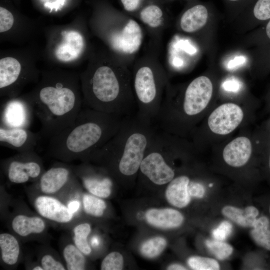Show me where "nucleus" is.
<instances>
[{
  "instance_id": "f257e3e1",
  "label": "nucleus",
  "mask_w": 270,
  "mask_h": 270,
  "mask_svg": "<svg viewBox=\"0 0 270 270\" xmlns=\"http://www.w3.org/2000/svg\"><path fill=\"white\" fill-rule=\"evenodd\" d=\"M124 118L83 106L72 126L48 140V154L63 162H84L118 132Z\"/></svg>"
},
{
  "instance_id": "f03ea898",
  "label": "nucleus",
  "mask_w": 270,
  "mask_h": 270,
  "mask_svg": "<svg viewBox=\"0 0 270 270\" xmlns=\"http://www.w3.org/2000/svg\"><path fill=\"white\" fill-rule=\"evenodd\" d=\"M157 130L154 122L136 114L125 116L118 132L84 162L104 168L114 178H132L138 172Z\"/></svg>"
},
{
  "instance_id": "7ed1b4c3",
  "label": "nucleus",
  "mask_w": 270,
  "mask_h": 270,
  "mask_svg": "<svg viewBox=\"0 0 270 270\" xmlns=\"http://www.w3.org/2000/svg\"><path fill=\"white\" fill-rule=\"evenodd\" d=\"M82 88L83 103L92 109L122 116L137 110L132 72L117 58L90 69L82 78Z\"/></svg>"
},
{
  "instance_id": "20e7f679",
  "label": "nucleus",
  "mask_w": 270,
  "mask_h": 270,
  "mask_svg": "<svg viewBox=\"0 0 270 270\" xmlns=\"http://www.w3.org/2000/svg\"><path fill=\"white\" fill-rule=\"evenodd\" d=\"M64 82L46 80L36 91L24 98L41 124L42 138L49 140L72 126L82 108L83 99L76 82Z\"/></svg>"
},
{
  "instance_id": "39448f33",
  "label": "nucleus",
  "mask_w": 270,
  "mask_h": 270,
  "mask_svg": "<svg viewBox=\"0 0 270 270\" xmlns=\"http://www.w3.org/2000/svg\"><path fill=\"white\" fill-rule=\"evenodd\" d=\"M132 74L136 114L154 122L168 86L166 73L154 54H148L134 62Z\"/></svg>"
},
{
  "instance_id": "423d86ee",
  "label": "nucleus",
  "mask_w": 270,
  "mask_h": 270,
  "mask_svg": "<svg viewBox=\"0 0 270 270\" xmlns=\"http://www.w3.org/2000/svg\"><path fill=\"white\" fill-rule=\"evenodd\" d=\"M184 148L171 134L158 130L140 164L142 176L156 185L168 184L176 176L172 163Z\"/></svg>"
},
{
  "instance_id": "0eeeda50",
  "label": "nucleus",
  "mask_w": 270,
  "mask_h": 270,
  "mask_svg": "<svg viewBox=\"0 0 270 270\" xmlns=\"http://www.w3.org/2000/svg\"><path fill=\"white\" fill-rule=\"evenodd\" d=\"M2 218L9 232L22 242L36 241L48 244L50 224L30 210L23 201L12 198L8 210Z\"/></svg>"
},
{
  "instance_id": "6e6552de",
  "label": "nucleus",
  "mask_w": 270,
  "mask_h": 270,
  "mask_svg": "<svg viewBox=\"0 0 270 270\" xmlns=\"http://www.w3.org/2000/svg\"><path fill=\"white\" fill-rule=\"evenodd\" d=\"M29 186L40 194L56 197L64 202L83 190L72 165L61 161L45 170L40 178Z\"/></svg>"
},
{
  "instance_id": "1a4fd4ad",
  "label": "nucleus",
  "mask_w": 270,
  "mask_h": 270,
  "mask_svg": "<svg viewBox=\"0 0 270 270\" xmlns=\"http://www.w3.org/2000/svg\"><path fill=\"white\" fill-rule=\"evenodd\" d=\"M0 167L8 182L14 184L34 182L46 170L42 158L35 150L6 158L1 160Z\"/></svg>"
},
{
  "instance_id": "9d476101",
  "label": "nucleus",
  "mask_w": 270,
  "mask_h": 270,
  "mask_svg": "<svg viewBox=\"0 0 270 270\" xmlns=\"http://www.w3.org/2000/svg\"><path fill=\"white\" fill-rule=\"evenodd\" d=\"M26 191L34 211L50 224L69 230L82 219L76 216L61 200L40 194L29 186L26 188Z\"/></svg>"
},
{
  "instance_id": "9b49d317",
  "label": "nucleus",
  "mask_w": 270,
  "mask_h": 270,
  "mask_svg": "<svg viewBox=\"0 0 270 270\" xmlns=\"http://www.w3.org/2000/svg\"><path fill=\"white\" fill-rule=\"evenodd\" d=\"M72 168L82 186L86 192L95 196L106 198L112 192V176L104 168L94 166L89 162L72 165Z\"/></svg>"
},
{
  "instance_id": "f8f14e48",
  "label": "nucleus",
  "mask_w": 270,
  "mask_h": 270,
  "mask_svg": "<svg viewBox=\"0 0 270 270\" xmlns=\"http://www.w3.org/2000/svg\"><path fill=\"white\" fill-rule=\"evenodd\" d=\"M34 116L31 106L24 98H10L1 106L0 126L29 128Z\"/></svg>"
},
{
  "instance_id": "ddd939ff",
  "label": "nucleus",
  "mask_w": 270,
  "mask_h": 270,
  "mask_svg": "<svg viewBox=\"0 0 270 270\" xmlns=\"http://www.w3.org/2000/svg\"><path fill=\"white\" fill-rule=\"evenodd\" d=\"M242 108L234 103H225L217 107L210 115L208 124L215 134L226 135L233 132L242 122Z\"/></svg>"
},
{
  "instance_id": "4468645a",
  "label": "nucleus",
  "mask_w": 270,
  "mask_h": 270,
  "mask_svg": "<svg viewBox=\"0 0 270 270\" xmlns=\"http://www.w3.org/2000/svg\"><path fill=\"white\" fill-rule=\"evenodd\" d=\"M42 138L40 132H34L26 128L0 126V144L18 152L35 150Z\"/></svg>"
},
{
  "instance_id": "2eb2a0df",
  "label": "nucleus",
  "mask_w": 270,
  "mask_h": 270,
  "mask_svg": "<svg viewBox=\"0 0 270 270\" xmlns=\"http://www.w3.org/2000/svg\"><path fill=\"white\" fill-rule=\"evenodd\" d=\"M22 241L10 232L0 234V264L4 270H16L23 261Z\"/></svg>"
},
{
  "instance_id": "dca6fc26",
  "label": "nucleus",
  "mask_w": 270,
  "mask_h": 270,
  "mask_svg": "<svg viewBox=\"0 0 270 270\" xmlns=\"http://www.w3.org/2000/svg\"><path fill=\"white\" fill-rule=\"evenodd\" d=\"M252 154V144L250 139L242 136L235 138L228 144L222 152L224 162L233 168L244 166L250 160Z\"/></svg>"
},
{
  "instance_id": "f3484780",
  "label": "nucleus",
  "mask_w": 270,
  "mask_h": 270,
  "mask_svg": "<svg viewBox=\"0 0 270 270\" xmlns=\"http://www.w3.org/2000/svg\"><path fill=\"white\" fill-rule=\"evenodd\" d=\"M58 245L60 254L67 270L88 269V257L76 246L70 234L62 236Z\"/></svg>"
},
{
  "instance_id": "a211bd4d",
  "label": "nucleus",
  "mask_w": 270,
  "mask_h": 270,
  "mask_svg": "<svg viewBox=\"0 0 270 270\" xmlns=\"http://www.w3.org/2000/svg\"><path fill=\"white\" fill-rule=\"evenodd\" d=\"M62 34V40L54 50L56 58L62 62H70L77 58L84 48L82 34L74 30L64 31Z\"/></svg>"
},
{
  "instance_id": "6ab92c4d",
  "label": "nucleus",
  "mask_w": 270,
  "mask_h": 270,
  "mask_svg": "<svg viewBox=\"0 0 270 270\" xmlns=\"http://www.w3.org/2000/svg\"><path fill=\"white\" fill-rule=\"evenodd\" d=\"M136 16L150 32L158 36L164 28L166 13L162 2H152L146 4Z\"/></svg>"
},
{
  "instance_id": "aec40b11",
  "label": "nucleus",
  "mask_w": 270,
  "mask_h": 270,
  "mask_svg": "<svg viewBox=\"0 0 270 270\" xmlns=\"http://www.w3.org/2000/svg\"><path fill=\"white\" fill-rule=\"evenodd\" d=\"M146 218L152 226L164 229L178 228L184 221V216L182 213L170 208H151L146 212Z\"/></svg>"
},
{
  "instance_id": "412c9836",
  "label": "nucleus",
  "mask_w": 270,
  "mask_h": 270,
  "mask_svg": "<svg viewBox=\"0 0 270 270\" xmlns=\"http://www.w3.org/2000/svg\"><path fill=\"white\" fill-rule=\"evenodd\" d=\"M208 18V9L202 4H195L187 8L180 20L181 29L184 32H196L206 24Z\"/></svg>"
},
{
  "instance_id": "4be33fe9",
  "label": "nucleus",
  "mask_w": 270,
  "mask_h": 270,
  "mask_svg": "<svg viewBox=\"0 0 270 270\" xmlns=\"http://www.w3.org/2000/svg\"><path fill=\"white\" fill-rule=\"evenodd\" d=\"M190 178L185 174L175 176L169 183L166 190V198L172 206L178 208L186 207L191 197L188 191Z\"/></svg>"
},
{
  "instance_id": "5701e85b",
  "label": "nucleus",
  "mask_w": 270,
  "mask_h": 270,
  "mask_svg": "<svg viewBox=\"0 0 270 270\" xmlns=\"http://www.w3.org/2000/svg\"><path fill=\"white\" fill-rule=\"evenodd\" d=\"M222 215L238 226L250 228L261 214L256 206L250 205L240 208L232 205H226L221 210Z\"/></svg>"
},
{
  "instance_id": "b1692460",
  "label": "nucleus",
  "mask_w": 270,
  "mask_h": 270,
  "mask_svg": "<svg viewBox=\"0 0 270 270\" xmlns=\"http://www.w3.org/2000/svg\"><path fill=\"white\" fill-rule=\"evenodd\" d=\"M22 66L15 58L6 57L0 60V88L2 92L15 86L18 82Z\"/></svg>"
},
{
  "instance_id": "393cba45",
  "label": "nucleus",
  "mask_w": 270,
  "mask_h": 270,
  "mask_svg": "<svg viewBox=\"0 0 270 270\" xmlns=\"http://www.w3.org/2000/svg\"><path fill=\"white\" fill-rule=\"evenodd\" d=\"M70 236L76 246L88 257L91 256L92 250L88 242L92 231L91 224L87 218L78 221L69 230Z\"/></svg>"
},
{
  "instance_id": "a878e982",
  "label": "nucleus",
  "mask_w": 270,
  "mask_h": 270,
  "mask_svg": "<svg viewBox=\"0 0 270 270\" xmlns=\"http://www.w3.org/2000/svg\"><path fill=\"white\" fill-rule=\"evenodd\" d=\"M36 258L44 270H67L60 254L48 244L37 248Z\"/></svg>"
},
{
  "instance_id": "bb28decb",
  "label": "nucleus",
  "mask_w": 270,
  "mask_h": 270,
  "mask_svg": "<svg viewBox=\"0 0 270 270\" xmlns=\"http://www.w3.org/2000/svg\"><path fill=\"white\" fill-rule=\"evenodd\" d=\"M80 200L84 218H100L104 216L108 210V204L103 198L82 190L80 194Z\"/></svg>"
},
{
  "instance_id": "cd10ccee",
  "label": "nucleus",
  "mask_w": 270,
  "mask_h": 270,
  "mask_svg": "<svg viewBox=\"0 0 270 270\" xmlns=\"http://www.w3.org/2000/svg\"><path fill=\"white\" fill-rule=\"evenodd\" d=\"M166 244V241L164 238L156 236L144 242L140 247V252L148 258H154L162 252Z\"/></svg>"
},
{
  "instance_id": "c85d7f7f",
  "label": "nucleus",
  "mask_w": 270,
  "mask_h": 270,
  "mask_svg": "<svg viewBox=\"0 0 270 270\" xmlns=\"http://www.w3.org/2000/svg\"><path fill=\"white\" fill-rule=\"evenodd\" d=\"M206 245L208 250L219 260H224L232 255L234 248L229 244L216 239L207 240Z\"/></svg>"
},
{
  "instance_id": "c756f323",
  "label": "nucleus",
  "mask_w": 270,
  "mask_h": 270,
  "mask_svg": "<svg viewBox=\"0 0 270 270\" xmlns=\"http://www.w3.org/2000/svg\"><path fill=\"white\" fill-rule=\"evenodd\" d=\"M187 262L194 270H218L220 268L216 260L208 257L192 256L188 258Z\"/></svg>"
},
{
  "instance_id": "7c9ffc66",
  "label": "nucleus",
  "mask_w": 270,
  "mask_h": 270,
  "mask_svg": "<svg viewBox=\"0 0 270 270\" xmlns=\"http://www.w3.org/2000/svg\"><path fill=\"white\" fill-rule=\"evenodd\" d=\"M124 258L118 252L107 254L102 259L100 268L102 270H120L123 268Z\"/></svg>"
},
{
  "instance_id": "2f4dec72",
  "label": "nucleus",
  "mask_w": 270,
  "mask_h": 270,
  "mask_svg": "<svg viewBox=\"0 0 270 270\" xmlns=\"http://www.w3.org/2000/svg\"><path fill=\"white\" fill-rule=\"evenodd\" d=\"M252 10L256 20H268L270 19V0H254Z\"/></svg>"
},
{
  "instance_id": "473e14b6",
  "label": "nucleus",
  "mask_w": 270,
  "mask_h": 270,
  "mask_svg": "<svg viewBox=\"0 0 270 270\" xmlns=\"http://www.w3.org/2000/svg\"><path fill=\"white\" fill-rule=\"evenodd\" d=\"M156 2H162V0H120L124 12L130 15H136L145 6Z\"/></svg>"
},
{
  "instance_id": "72a5a7b5",
  "label": "nucleus",
  "mask_w": 270,
  "mask_h": 270,
  "mask_svg": "<svg viewBox=\"0 0 270 270\" xmlns=\"http://www.w3.org/2000/svg\"><path fill=\"white\" fill-rule=\"evenodd\" d=\"M232 226L228 220L222 222L212 232V235L214 239L224 241L231 234Z\"/></svg>"
},
{
  "instance_id": "f704fd0d",
  "label": "nucleus",
  "mask_w": 270,
  "mask_h": 270,
  "mask_svg": "<svg viewBox=\"0 0 270 270\" xmlns=\"http://www.w3.org/2000/svg\"><path fill=\"white\" fill-rule=\"evenodd\" d=\"M14 18L12 14L3 6L0 7V32L10 30L13 26Z\"/></svg>"
},
{
  "instance_id": "c9c22d12",
  "label": "nucleus",
  "mask_w": 270,
  "mask_h": 270,
  "mask_svg": "<svg viewBox=\"0 0 270 270\" xmlns=\"http://www.w3.org/2000/svg\"><path fill=\"white\" fill-rule=\"evenodd\" d=\"M188 191L191 198H202L206 193V189L203 184L190 180L188 186Z\"/></svg>"
},
{
  "instance_id": "e433bc0d",
  "label": "nucleus",
  "mask_w": 270,
  "mask_h": 270,
  "mask_svg": "<svg viewBox=\"0 0 270 270\" xmlns=\"http://www.w3.org/2000/svg\"><path fill=\"white\" fill-rule=\"evenodd\" d=\"M23 261L26 270H44L38 260H34L30 256H24Z\"/></svg>"
},
{
  "instance_id": "4c0bfd02",
  "label": "nucleus",
  "mask_w": 270,
  "mask_h": 270,
  "mask_svg": "<svg viewBox=\"0 0 270 270\" xmlns=\"http://www.w3.org/2000/svg\"><path fill=\"white\" fill-rule=\"evenodd\" d=\"M88 242L92 250H98L102 244V238L98 234H92L88 237Z\"/></svg>"
},
{
  "instance_id": "58836bf2",
  "label": "nucleus",
  "mask_w": 270,
  "mask_h": 270,
  "mask_svg": "<svg viewBox=\"0 0 270 270\" xmlns=\"http://www.w3.org/2000/svg\"><path fill=\"white\" fill-rule=\"evenodd\" d=\"M240 83L234 79L225 81L222 84L223 88L228 91L236 92L240 89Z\"/></svg>"
},
{
  "instance_id": "ea45409f",
  "label": "nucleus",
  "mask_w": 270,
  "mask_h": 270,
  "mask_svg": "<svg viewBox=\"0 0 270 270\" xmlns=\"http://www.w3.org/2000/svg\"><path fill=\"white\" fill-rule=\"evenodd\" d=\"M246 62V58L243 56H238L230 60L228 64V68H234L236 66L244 64Z\"/></svg>"
},
{
  "instance_id": "a19ab883",
  "label": "nucleus",
  "mask_w": 270,
  "mask_h": 270,
  "mask_svg": "<svg viewBox=\"0 0 270 270\" xmlns=\"http://www.w3.org/2000/svg\"><path fill=\"white\" fill-rule=\"evenodd\" d=\"M262 204L265 210L266 213L270 218V194L262 198Z\"/></svg>"
},
{
  "instance_id": "79ce46f5",
  "label": "nucleus",
  "mask_w": 270,
  "mask_h": 270,
  "mask_svg": "<svg viewBox=\"0 0 270 270\" xmlns=\"http://www.w3.org/2000/svg\"><path fill=\"white\" fill-rule=\"evenodd\" d=\"M266 22H267L264 27V32L266 38L268 40L270 41V19Z\"/></svg>"
},
{
  "instance_id": "37998d69",
  "label": "nucleus",
  "mask_w": 270,
  "mask_h": 270,
  "mask_svg": "<svg viewBox=\"0 0 270 270\" xmlns=\"http://www.w3.org/2000/svg\"><path fill=\"white\" fill-rule=\"evenodd\" d=\"M168 270H186V268L183 266L182 264H174L169 266L168 268Z\"/></svg>"
},
{
  "instance_id": "c03bdc74",
  "label": "nucleus",
  "mask_w": 270,
  "mask_h": 270,
  "mask_svg": "<svg viewBox=\"0 0 270 270\" xmlns=\"http://www.w3.org/2000/svg\"><path fill=\"white\" fill-rule=\"evenodd\" d=\"M227 1H228V2H240V1H242L243 0H226Z\"/></svg>"
},
{
  "instance_id": "a18cd8bd",
  "label": "nucleus",
  "mask_w": 270,
  "mask_h": 270,
  "mask_svg": "<svg viewBox=\"0 0 270 270\" xmlns=\"http://www.w3.org/2000/svg\"><path fill=\"white\" fill-rule=\"evenodd\" d=\"M268 169L270 172V156L268 158Z\"/></svg>"
}]
</instances>
